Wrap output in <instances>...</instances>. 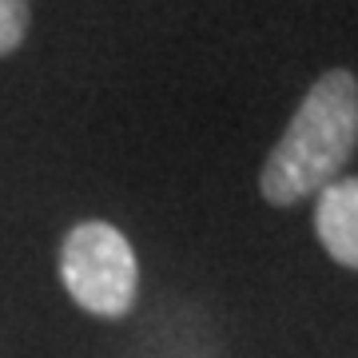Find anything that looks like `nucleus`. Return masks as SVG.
Listing matches in <instances>:
<instances>
[{
	"instance_id": "3",
	"label": "nucleus",
	"mask_w": 358,
	"mask_h": 358,
	"mask_svg": "<svg viewBox=\"0 0 358 358\" xmlns=\"http://www.w3.org/2000/svg\"><path fill=\"white\" fill-rule=\"evenodd\" d=\"M315 231L327 255L358 271V179H334L319 192Z\"/></svg>"
},
{
	"instance_id": "1",
	"label": "nucleus",
	"mask_w": 358,
	"mask_h": 358,
	"mask_svg": "<svg viewBox=\"0 0 358 358\" xmlns=\"http://www.w3.org/2000/svg\"><path fill=\"white\" fill-rule=\"evenodd\" d=\"M358 152V80L346 68L322 72L291 115L259 171V192L275 207L319 195Z\"/></svg>"
},
{
	"instance_id": "4",
	"label": "nucleus",
	"mask_w": 358,
	"mask_h": 358,
	"mask_svg": "<svg viewBox=\"0 0 358 358\" xmlns=\"http://www.w3.org/2000/svg\"><path fill=\"white\" fill-rule=\"evenodd\" d=\"M32 4L28 0H0V56H13L28 36Z\"/></svg>"
},
{
	"instance_id": "2",
	"label": "nucleus",
	"mask_w": 358,
	"mask_h": 358,
	"mask_svg": "<svg viewBox=\"0 0 358 358\" xmlns=\"http://www.w3.org/2000/svg\"><path fill=\"white\" fill-rule=\"evenodd\" d=\"M60 279H64V291L88 315L124 319L136 307L140 267L120 227L103 219H84L60 243Z\"/></svg>"
}]
</instances>
